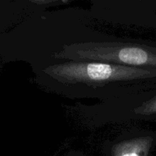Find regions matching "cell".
Segmentation results:
<instances>
[{"instance_id": "obj_2", "label": "cell", "mask_w": 156, "mask_h": 156, "mask_svg": "<svg viewBox=\"0 0 156 156\" xmlns=\"http://www.w3.org/2000/svg\"><path fill=\"white\" fill-rule=\"evenodd\" d=\"M55 59L75 62H100L130 67L156 69V51L130 42L90 41L64 44L52 53Z\"/></svg>"}, {"instance_id": "obj_3", "label": "cell", "mask_w": 156, "mask_h": 156, "mask_svg": "<svg viewBox=\"0 0 156 156\" xmlns=\"http://www.w3.org/2000/svg\"><path fill=\"white\" fill-rule=\"evenodd\" d=\"M107 143L106 147L110 156H147L151 138L126 130Z\"/></svg>"}, {"instance_id": "obj_1", "label": "cell", "mask_w": 156, "mask_h": 156, "mask_svg": "<svg viewBox=\"0 0 156 156\" xmlns=\"http://www.w3.org/2000/svg\"><path fill=\"white\" fill-rule=\"evenodd\" d=\"M155 78L156 69L65 61L41 69L35 81L46 91L68 98L106 101L143 92Z\"/></svg>"}]
</instances>
